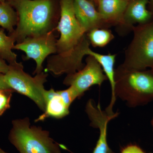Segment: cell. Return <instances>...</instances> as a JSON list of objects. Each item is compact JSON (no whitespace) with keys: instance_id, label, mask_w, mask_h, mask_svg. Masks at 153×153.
Returning <instances> with one entry per match:
<instances>
[{"instance_id":"obj_1","label":"cell","mask_w":153,"mask_h":153,"mask_svg":"<svg viewBox=\"0 0 153 153\" xmlns=\"http://www.w3.org/2000/svg\"><path fill=\"white\" fill-rule=\"evenodd\" d=\"M16 12L17 27L10 34L17 43L52 31L56 16L55 0H7Z\"/></svg>"},{"instance_id":"obj_2","label":"cell","mask_w":153,"mask_h":153,"mask_svg":"<svg viewBox=\"0 0 153 153\" xmlns=\"http://www.w3.org/2000/svg\"><path fill=\"white\" fill-rule=\"evenodd\" d=\"M114 97L130 107L147 104L153 100V74L151 69L129 70L119 66L115 69Z\"/></svg>"},{"instance_id":"obj_3","label":"cell","mask_w":153,"mask_h":153,"mask_svg":"<svg viewBox=\"0 0 153 153\" xmlns=\"http://www.w3.org/2000/svg\"><path fill=\"white\" fill-rule=\"evenodd\" d=\"M8 138L19 153H61V145L40 127L31 125L30 119L14 120Z\"/></svg>"},{"instance_id":"obj_4","label":"cell","mask_w":153,"mask_h":153,"mask_svg":"<svg viewBox=\"0 0 153 153\" xmlns=\"http://www.w3.org/2000/svg\"><path fill=\"white\" fill-rule=\"evenodd\" d=\"M133 37L125 52L121 67L144 70L153 67V22L134 27Z\"/></svg>"},{"instance_id":"obj_5","label":"cell","mask_w":153,"mask_h":153,"mask_svg":"<svg viewBox=\"0 0 153 153\" xmlns=\"http://www.w3.org/2000/svg\"><path fill=\"white\" fill-rule=\"evenodd\" d=\"M48 74L42 72L32 77L24 71L22 63L9 64V69L4 74L7 84L15 92L27 97L42 111H45L44 84Z\"/></svg>"},{"instance_id":"obj_6","label":"cell","mask_w":153,"mask_h":153,"mask_svg":"<svg viewBox=\"0 0 153 153\" xmlns=\"http://www.w3.org/2000/svg\"><path fill=\"white\" fill-rule=\"evenodd\" d=\"M60 19L56 29L60 34L57 40V54L72 50L79 44L85 31L76 19L73 7V0H59Z\"/></svg>"},{"instance_id":"obj_7","label":"cell","mask_w":153,"mask_h":153,"mask_svg":"<svg viewBox=\"0 0 153 153\" xmlns=\"http://www.w3.org/2000/svg\"><path fill=\"white\" fill-rule=\"evenodd\" d=\"M57 40L53 30L37 36L25 38L14 46L13 49L21 50L25 52V60L33 59L36 61V67L33 74L43 72V64L49 55L57 52Z\"/></svg>"},{"instance_id":"obj_8","label":"cell","mask_w":153,"mask_h":153,"mask_svg":"<svg viewBox=\"0 0 153 153\" xmlns=\"http://www.w3.org/2000/svg\"><path fill=\"white\" fill-rule=\"evenodd\" d=\"M85 62L82 69L67 74L63 80V84L74 89L78 98H80L91 86H100L108 80L101 65L93 56L87 55Z\"/></svg>"},{"instance_id":"obj_9","label":"cell","mask_w":153,"mask_h":153,"mask_svg":"<svg viewBox=\"0 0 153 153\" xmlns=\"http://www.w3.org/2000/svg\"><path fill=\"white\" fill-rule=\"evenodd\" d=\"M90 44L86 34L75 48L62 54H57L49 59L47 69L55 75L72 74L79 71L85 65L83 57L87 55Z\"/></svg>"},{"instance_id":"obj_10","label":"cell","mask_w":153,"mask_h":153,"mask_svg":"<svg viewBox=\"0 0 153 153\" xmlns=\"http://www.w3.org/2000/svg\"><path fill=\"white\" fill-rule=\"evenodd\" d=\"M149 0H128L122 22L116 27L121 36L132 31L134 27L153 22V16L148 9Z\"/></svg>"},{"instance_id":"obj_11","label":"cell","mask_w":153,"mask_h":153,"mask_svg":"<svg viewBox=\"0 0 153 153\" xmlns=\"http://www.w3.org/2000/svg\"><path fill=\"white\" fill-rule=\"evenodd\" d=\"M73 7L76 19L85 33L95 28H107L92 2L89 0H73Z\"/></svg>"},{"instance_id":"obj_12","label":"cell","mask_w":153,"mask_h":153,"mask_svg":"<svg viewBox=\"0 0 153 153\" xmlns=\"http://www.w3.org/2000/svg\"><path fill=\"white\" fill-rule=\"evenodd\" d=\"M128 2V0H99L97 10L107 28L116 27L120 25Z\"/></svg>"},{"instance_id":"obj_13","label":"cell","mask_w":153,"mask_h":153,"mask_svg":"<svg viewBox=\"0 0 153 153\" xmlns=\"http://www.w3.org/2000/svg\"><path fill=\"white\" fill-rule=\"evenodd\" d=\"M44 99L46 103V109L43 114L36 119V122L44 121L48 117L61 119L68 115L69 108L63 101L58 91L53 88L45 90Z\"/></svg>"},{"instance_id":"obj_14","label":"cell","mask_w":153,"mask_h":153,"mask_svg":"<svg viewBox=\"0 0 153 153\" xmlns=\"http://www.w3.org/2000/svg\"><path fill=\"white\" fill-rule=\"evenodd\" d=\"M87 55L93 56L101 65L105 74L109 80L111 89V97L110 102L105 109L108 113H114L113 107L115 103L116 100L114 97L115 85V69L114 64L115 63L116 54H100L92 51L91 48L88 50Z\"/></svg>"},{"instance_id":"obj_15","label":"cell","mask_w":153,"mask_h":153,"mask_svg":"<svg viewBox=\"0 0 153 153\" xmlns=\"http://www.w3.org/2000/svg\"><path fill=\"white\" fill-rule=\"evenodd\" d=\"M16 42L12 36H7L4 29H0V57L9 64L17 63V55L13 51Z\"/></svg>"},{"instance_id":"obj_16","label":"cell","mask_w":153,"mask_h":153,"mask_svg":"<svg viewBox=\"0 0 153 153\" xmlns=\"http://www.w3.org/2000/svg\"><path fill=\"white\" fill-rule=\"evenodd\" d=\"M90 44L94 48H102L114 38L111 30L107 28H95L86 33Z\"/></svg>"},{"instance_id":"obj_17","label":"cell","mask_w":153,"mask_h":153,"mask_svg":"<svg viewBox=\"0 0 153 153\" xmlns=\"http://www.w3.org/2000/svg\"><path fill=\"white\" fill-rule=\"evenodd\" d=\"M17 23L16 12L11 6L0 16V26L8 31L10 34L14 32V27L17 26Z\"/></svg>"},{"instance_id":"obj_18","label":"cell","mask_w":153,"mask_h":153,"mask_svg":"<svg viewBox=\"0 0 153 153\" xmlns=\"http://www.w3.org/2000/svg\"><path fill=\"white\" fill-rule=\"evenodd\" d=\"M13 89H0V117L10 108Z\"/></svg>"},{"instance_id":"obj_19","label":"cell","mask_w":153,"mask_h":153,"mask_svg":"<svg viewBox=\"0 0 153 153\" xmlns=\"http://www.w3.org/2000/svg\"><path fill=\"white\" fill-rule=\"evenodd\" d=\"M58 92L65 104L68 107H70L72 102L77 98L74 89L71 86H69L67 89L65 90L58 91Z\"/></svg>"},{"instance_id":"obj_20","label":"cell","mask_w":153,"mask_h":153,"mask_svg":"<svg viewBox=\"0 0 153 153\" xmlns=\"http://www.w3.org/2000/svg\"><path fill=\"white\" fill-rule=\"evenodd\" d=\"M92 153H115L111 149L107 141H97Z\"/></svg>"},{"instance_id":"obj_21","label":"cell","mask_w":153,"mask_h":153,"mask_svg":"<svg viewBox=\"0 0 153 153\" xmlns=\"http://www.w3.org/2000/svg\"><path fill=\"white\" fill-rule=\"evenodd\" d=\"M120 153H147L139 146L134 144H129L122 148Z\"/></svg>"},{"instance_id":"obj_22","label":"cell","mask_w":153,"mask_h":153,"mask_svg":"<svg viewBox=\"0 0 153 153\" xmlns=\"http://www.w3.org/2000/svg\"><path fill=\"white\" fill-rule=\"evenodd\" d=\"M9 69V64H7L5 60L0 57V74H6Z\"/></svg>"},{"instance_id":"obj_23","label":"cell","mask_w":153,"mask_h":153,"mask_svg":"<svg viewBox=\"0 0 153 153\" xmlns=\"http://www.w3.org/2000/svg\"><path fill=\"white\" fill-rule=\"evenodd\" d=\"M0 89H12L6 82L4 74H0Z\"/></svg>"},{"instance_id":"obj_24","label":"cell","mask_w":153,"mask_h":153,"mask_svg":"<svg viewBox=\"0 0 153 153\" xmlns=\"http://www.w3.org/2000/svg\"><path fill=\"white\" fill-rule=\"evenodd\" d=\"M11 5L7 1L0 2V16L7 10Z\"/></svg>"},{"instance_id":"obj_25","label":"cell","mask_w":153,"mask_h":153,"mask_svg":"<svg viewBox=\"0 0 153 153\" xmlns=\"http://www.w3.org/2000/svg\"><path fill=\"white\" fill-rule=\"evenodd\" d=\"M148 8L153 16V0H149Z\"/></svg>"},{"instance_id":"obj_26","label":"cell","mask_w":153,"mask_h":153,"mask_svg":"<svg viewBox=\"0 0 153 153\" xmlns=\"http://www.w3.org/2000/svg\"><path fill=\"white\" fill-rule=\"evenodd\" d=\"M91 1L94 4L97 5L98 2L99 0H89Z\"/></svg>"},{"instance_id":"obj_27","label":"cell","mask_w":153,"mask_h":153,"mask_svg":"<svg viewBox=\"0 0 153 153\" xmlns=\"http://www.w3.org/2000/svg\"><path fill=\"white\" fill-rule=\"evenodd\" d=\"M0 153H7L6 152H5V151H4L3 150V149H1L0 148Z\"/></svg>"},{"instance_id":"obj_28","label":"cell","mask_w":153,"mask_h":153,"mask_svg":"<svg viewBox=\"0 0 153 153\" xmlns=\"http://www.w3.org/2000/svg\"><path fill=\"white\" fill-rule=\"evenodd\" d=\"M151 124H152V126L153 130V117L152 119V121H151Z\"/></svg>"},{"instance_id":"obj_29","label":"cell","mask_w":153,"mask_h":153,"mask_svg":"<svg viewBox=\"0 0 153 153\" xmlns=\"http://www.w3.org/2000/svg\"><path fill=\"white\" fill-rule=\"evenodd\" d=\"M7 1V0H0V2H5Z\"/></svg>"},{"instance_id":"obj_30","label":"cell","mask_w":153,"mask_h":153,"mask_svg":"<svg viewBox=\"0 0 153 153\" xmlns=\"http://www.w3.org/2000/svg\"><path fill=\"white\" fill-rule=\"evenodd\" d=\"M151 70L152 71V72L153 74V67L152 68H151Z\"/></svg>"}]
</instances>
